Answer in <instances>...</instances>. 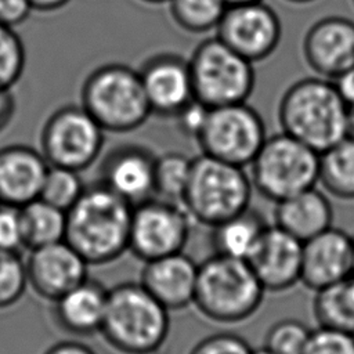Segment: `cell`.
I'll return each instance as SVG.
<instances>
[{
    "mask_svg": "<svg viewBox=\"0 0 354 354\" xmlns=\"http://www.w3.org/2000/svg\"><path fill=\"white\" fill-rule=\"evenodd\" d=\"M289 3H293V4H307V3H311V1H315V0H286Z\"/></svg>",
    "mask_w": 354,
    "mask_h": 354,
    "instance_id": "obj_45",
    "label": "cell"
},
{
    "mask_svg": "<svg viewBox=\"0 0 354 354\" xmlns=\"http://www.w3.org/2000/svg\"><path fill=\"white\" fill-rule=\"evenodd\" d=\"M267 223L260 213L248 207L246 210L210 227L214 253L246 260L259 245Z\"/></svg>",
    "mask_w": 354,
    "mask_h": 354,
    "instance_id": "obj_23",
    "label": "cell"
},
{
    "mask_svg": "<svg viewBox=\"0 0 354 354\" xmlns=\"http://www.w3.org/2000/svg\"><path fill=\"white\" fill-rule=\"evenodd\" d=\"M353 236L329 227L303 242L300 281L311 290H319L351 275Z\"/></svg>",
    "mask_w": 354,
    "mask_h": 354,
    "instance_id": "obj_17",
    "label": "cell"
},
{
    "mask_svg": "<svg viewBox=\"0 0 354 354\" xmlns=\"http://www.w3.org/2000/svg\"><path fill=\"white\" fill-rule=\"evenodd\" d=\"M313 311L319 326L354 335V275L317 290Z\"/></svg>",
    "mask_w": 354,
    "mask_h": 354,
    "instance_id": "obj_24",
    "label": "cell"
},
{
    "mask_svg": "<svg viewBox=\"0 0 354 354\" xmlns=\"http://www.w3.org/2000/svg\"><path fill=\"white\" fill-rule=\"evenodd\" d=\"M104 129L82 105L54 111L40 133V152L50 166L83 171L101 155Z\"/></svg>",
    "mask_w": 354,
    "mask_h": 354,
    "instance_id": "obj_10",
    "label": "cell"
},
{
    "mask_svg": "<svg viewBox=\"0 0 354 354\" xmlns=\"http://www.w3.org/2000/svg\"><path fill=\"white\" fill-rule=\"evenodd\" d=\"M225 10L224 0H169L173 21L189 33H206L216 29Z\"/></svg>",
    "mask_w": 354,
    "mask_h": 354,
    "instance_id": "obj_28",
    "label": "cell"
},
{
    "mask_svg": "<svg viewBox=\"0 0 354 354\" xmlns=\"http://www.w3.org/2000/svg\"><path fill=\"white\" fill-rule=\"evenodd\" d=\"M17 111V102L11 88L0 87V133L11 123Z\"/></svg>",
    "mask_w": 354,
    "mask_h": 354,
    "instance_id": "obj_39",
    "label": "cell"
},
{
    "mask_svg": "<svg viewBox=\"0 0 354 354\" xmlns=\"http://www.w3.org/2000/svg\"><path fill=\"white\" fill-rule=\"evenodd\" d=\"M346 137L354 140V108H347L346 118Z\"/></svg>",
    "mask_w": 354,
    "mask_h": 354,
    "instance_id": "obj_42",
    "label": "cell"
},
{
    "mask_svg": "<svg viewBox=\"0 0 354 354\" xmlns=\"http://www.w3.org/2000/svg\"><path fill=\"white\" fill-rule=\"evenodd\" d=\"M86 185L79 171L66 167L50 166L41 185L39 198L47 203L68 212L83 194Z\"/></svg>",
    "mask_w": 354,
    "mask_h": 354,
    "instance_id": "obj_29",
    "label": "cell"
},
{
    "mask_svg": "<svg viewBox=\"0 0 354 354\" xmlns=\"http://www.w3.org/2000/svg\"><path fill=\"white\" fill-rule=\"evenodd\" d=\"M252 347L239 335L220 332L201 339L189 354H250Z\"/></svg>",
    "mask_w": 354,
    "mask_h": 354,
    "instance_id": "obj_34",
    "label": "cell"
},
{
    "mask_svg": "<svg viewBox=\"0 0 354 354\" xmlns=\"http://www.w3.org/2000/svg\"><path fill=\"white\" fill-rule=\"evenodd\" d=\"M301 248L297 238L275 224L267 225L248 263L266 290L283 292L300 281Z\"/></svg>",
    "mask_w": 354,
    "mask_h": 354,
    "instance_id": "obj_18",
    "label": "cell"
},
{
    "mask_svg": "<svg viewBox=\"0 0 354 354\" xmlns=\"http://www.w3.org/2000/svg\"><path fill=\"white\" fill-rule=\"evenodd\" d=\"M227 6H234V4H243V3H254V1H264V0H224Z\"/></svg>",
    "mask_w": 354,
    "mask_h": 354,
    "instance_id": "obj_43",
    "label": "cell"
},
{
    "mask_svg": "<svg viewBox=\"0 0 354 354\" xmlns=\"http://www.w3.org/2000/svg\"><path fill=\"white\" fill-rule=\"evenodd\" d=\"M250 354H275V353H272L270 348H267L266 346H263V347H260V348L252 350Z\"/></svg>",
    "mask_w": 354,
    "mask_h": 354,
    "instance_id": "obj_44",
    "label": "cell"
},
{
    "mask_svg": "<svg viewBox=\"0 0 354 354\" xmlns=\"http://www.w3.org/2000/svg\"><path fill=\"white\" fill-rule=\"evenodd\" d=\"M319 153L281 131L267 137L250 163L252 185L275 203L315 187Z\"/></svg>",
    "mask_w": 354,
    "mask_h": 354,
    "instance_id": "obj_8",
    "label": "cell"
},
{
    "mask_svg": "<svg viewBox=\"0 0 354 354\" xmlns=\"http://www.w3.org/2000/svg\"><path fill=\"white\" fill-rule=\"evenodd\" d=\"M50 165L26 144L0 148V203L22 207L39 198Z\"/></svg>",
    "mask_w": 354,
    "mask_h": 354,
    "instance_id": "obj_19",
    "label": "cell"
},
{
    "mask_svg": "<svg viewBox=\"0 0 354 354\" xmlns=\"http://www.w3.org/2000/svg\"><path fill=\"white\" fill-rule=\"evenodd\" d=\"M133 205L97 181L66 212L65 241L88 263L108 264L129 250Z\"/></svg>",
    "mask_w": 354,
    "mask_h": 354,
    "instance_id": "obj_1",
    "label": "cell"
},
{
    "mask_svg": "<svg viewBox=\"0 0 354 354\" xmlns=\"http://www.w3.org/2000/svg\"><path fill=\"white\" fill-rule=\"evenodd\" d=\"M152 115L174 118L194 100L189 62L174 53L149 57L138 69Z\"/></svg>",
    "mask_w": 354,
    "mask_h": 354,
    "instance_id": "obj_13",
    "label": "cell"
},
{
    "mask_svg": "<svg viewBox=\"0 0 354 354\" xmlns=\"http://www.w3.org/2000/svg\"><path fill=\"white\" fill-rule=\"evenodd\" d=\"M33 11L29 0H0V24L15 28Z\"/></svg>",
    "mask_w": 354,
    "mask_h": 354,
    "instance_id": "obj_37",
    "label": "cell"
},
{
    "mask_svg": "<svg viewBox=\"0 0 354 354\" xmlns=\"http://www.w3.org/2000/svg\"><path fill=\"white\" fill-rule=\"evenodd\" d=\"M198 264L183 252L145 261L140 283L167 311L194 303Z\"/></svg>",
    "mask_w": 354,
    "mask_h": 354,
    "instance_id": "obj_20",
    "label": "cell"
},
{
    "mask_svg": "<svg viewBox=\"0 0 354 354\" xmlns=\"http://www.w3.org/2000/svg\"><path fill=\"white\" fill-rule=\"evenodd\" d=\"M108 290L101 282L87 277L83 282L53 301V315L57 325L73 336L100 333L105 315Z\"/></svg>",
    "mask_w": 354,
    "mask_h": 354,
    "instance_id": "obj_21",
    "label": "cell"
},
{
    "mask_svg": "<svg viewBox=\"0 0 354 354\" xmlns=\"http://www.w3.org/2000/svg\"><path fill=\"white\" fill-rule=\"evenodd\" d=\"M207 112H209V108L201 101H198L196 98H194L174 118L177 120L178 129L184 134L196 138V136L199 134L205 123Z\"/></svg>",
    "mask_w": 354,
    "mask_h": 354,
    "instance_id": "obj_36",
    "label": "cell"
},
{
    "mask_svg": "<svg viewBox=\"0 0 354 354\" xmlns=\"http://www.w3.org/2000/svg\"><path fill=\"white\" fill-rule=\"evenodd\" d=\"M353 3H354V0H353Z\"/></svg>",
    "mask_w": 354,
    "mask_h": 354,
    "instance_id": "obj_48",
    "label": "cell"
},
{
    "mask_svg": "<svg viewBox=\"0 0 354 354\" xmlns=\"http://www.w3.org/2000/svg\"><path fill=\"white\" fill-rule=\"evenodd\" d=\"M347 106L335 84L324 77H304L290 84L278 105L283 133L318 153L346 137Z\"/></svg>",
    "mask_w": 354,
    "mask_h": 354,
    "instance_id": "obj_2",
    "label": "cell"
},
{
    "mask_svg": "<svg viewBox=\"0 0 354 354\" xmlns=\"http://www.w3.org/2000/svg\"><path fill=\"white\" fill-rule=\"evenodd\" d=\"M71 0H29L33 10L43 11V12H51L57 11L62 7H65Z\"/></svg>",
    "mask_w": 354,
    "mask_h": 354,
    "instance_id": "obj_41",
    "label": "cell"
},
{
    "mask_svg": "<svg viewBox=\"0 0 354 354\" xmlns=\"http://www.w3.org/2000/svg\"><path fill=\"white\" fill-rule=\"evenodd\" d=\"M156 156L145 147L123 144L112 148L100 166V183L136 206L155 196Z\"/></svg>",
    "mask_w": 354,
    "mask_h": 354,
    "instance_id": "obj_15",
    "label": "cell"
},
{
    "mask_svg": "<svg viewBox=\"0 0 354 354\" xmlns=\"http://www.w3.org/2000/svg\"><path fill=\"white\" fill-rule=\"evenodd\" d=\"M301 354H354V335L318 326Z\"/></svg>",
    "mask_w": 354,
    "mask_h": 354,
    "instance_id": "obj_33",
    "label": "cell"
},
{
    "mask_svg": "<svg viewBox=\"0 0 354 354\" xmlns=\"http://www.w3.org/2000/svg\"><path fill=\"white\" fill-rule=\"evenodd\" d=\"M25 248L35 249L65 241L66 212L37 198L19 207Z\"/></svg>",
    "mask_w": 354,
    "mask_h": 354,
    "instance_id": "obj_26",
    "label": "cell"
},
{
    "mask_svg": "<svg viewBox=\"0 0 354 354\" xmlns=\"http://www.w3.org/2000/svg\"><path fill=\"white\" fill-rule=\"evenodd\" d=\"M191 166L192 158L177 151H169L156 156L153 174L155 196L181 205Z\"/></svg>",
    "mask_w": 354,
    "mask_h": 354,
    "instance_id": "obj_27",
    "label": "cell"
},
{
    "mask_svg": "<svg viewBox=\"0 0 354 354\" xmlns=\"http://www.w3.org/2000/svg\"><path fill=\"white\" fill-rule=\"evenodd\" d=\"M80 105L109 133H130L152 115L138 71L104 64L88 73L80 88Z\"/></svg>",
    "mask_w": 354,
    "mask_h": 354,
    "instance_id": "obj_5",
    "label": "cell"
},
{
    "mask_svg": "<svg viewBox=\"0 0 354 354\" xmlns=\"http://www.w3.org/2000/svg\"><path fill=\"white\" fill-rule=\"evenodd\" d=\"M191 217L180 203L152 196L133 206L129 250L142 261L183 252Z\"/></svg>",
    "mask_w": 354,
    "mask_h": 354,
    "instance_id": "obj_11",
    "label": "cell"
},
{
    "mask_svg": "<svg viewBox=\"0 0 354 354\" xmlns=\"http://www.w3.org/2000/svg\"><path fill=\"white\" fill-rule=\"evenodd\" d=\"M26 53L14 28L0 24V87L11 88L22 76Z\"/></svg>",
    "mask_w": 354,
    "mask_h": 354,
    "instance_id": "obj_31",
    "label": "cell"
},
{
    "mask_svg": "<svg viewBox=\"0 0 354 354\" xmlns=\"http://www.w3.org/2000/svg\"><path fill=\"white\" fill-rule=\"evenodd\" d=\"M148 4H160V3H169V0H141Z\"/></svg>",
    "mask_w": 354,
    "mask_h": 354,
    "instance_id": "obj_46",
    "label": "cell"
},
{
    "mask_svg": "<svg viewBox=\"0 0 354 354\" xmlns=\"http://www.w3.org/2000/svg\"><path fill=\"white\" fill-rule=\"evenodd\" d=\"M25 248L19 207L0 203V249L19 252Z\"/></svg>",
    "mask_w": 354,
    "mask_h": 354,
    "instance_id": "obj_35",
    "label": "cell"
},
{
    "mask_svg": "<svg viewBox=\"0 0 354 354\" xmlns=\"http://www.w3.org/2000/svg\"><path fill=\"white\" fill-rule=\"evenodd\" d=\"M264 292L246 260L214 253L198 264L192 304L210 321L238 324L259 310Z\"/></svg>",
    "mask_w": 354,
    "mask_h": 354,
    "instance_id": "obj_4",
    "label": "cell"
},
{
    "mask_svg": "<svg viewBox=\"0 0 354 354\" xmlns=\"http://www.w3.org/2000/svg\"><path fill=\"white\" fill-rule=\"evenodd\" d=\"M310 333L311 330L301 321L285 318L268 329L264 346L275 354H301Z\"/></svg>",
    "mask_w": 354,
    "mask_h": 354,
    "instance_id": "obj_32",
    "label": "cell"
},
{
    "mask_svg": "<svg viewBox=\"0 0 354 354\" xmlns=\"http://www.w3.org/2000/svg\"><path fill=\"white\" fill-rule=\"evenodd\" d=\"M216 36L250 62L270 57L278 47L282 25L278 14L264 1L227 6Z\"/></svg>",
    "mask_w": 354,
    "mask_h": 354,
    "instance_id": "obj_12",
    "label": "cell"
},
{
    "mask_svg": "<svg viewBox=\"0 0 354 354\" xmlns=\"http://www.w3.org/2000/svg\"><path fill=\"white\" fill-rule=\"evenodd\" d=\"M25 266L33 292L55 301L87 278L88 263L66 241H59L30 249Z\"/></svg>",
    "mask_w": 354,
    "mask_h": 354,
    "instance_id": "obj_14",
    "label": "cell"
},
{
    "mask_svg": "<svg viewBox=\"0 0 354 354\" xmlns=\"http://www.w3.org/2000/svg\"><path fill=\"white\" fill-rule=\"evenodd\" d=\"M275 225L304 242L332 227L329 199L315 187L275 203Z\"/></svg>",
    "mask_w": 354,
    "mask_h": 354,
    "instance_id": "obj_22",
    "label": "cell"
},
{
    "mask_svg": "<svg viewBox=\"0 0 354 354\" xmlns=\"http://www.w3.org/2000/svg\"><path fill=\"white\" fill-rule=\"evenodd\" d=\"M188 62L194 98L207 108L246 102L254 90L253 62L217 36L201 41Z\"/></svg>",
    "mask_w": 354,
    "mask_h": 354,
    "instance_id": "obj_7",
    "label": "cell"
},
{
    "mask_svg": "<svg viewBox=\"0 0 354 354\" xmlns=\"http://www.w3.org/2000/svg\"><path fill=\"white\" fill-rule=\"evenodd\" d=\"M347 108H354V64L332 80Z\"/></svg>",
    "mask_w": 354,
    "mask_h": 354,
    "instance_id": "obj_38",
    "label": "cell"
},
{
    "mask_svg": "<svg viewBox=\"0 0 354 354\" xmlns=\"http://www.w3.org/2000/svg\"><path fill=\"white\" fill-rule=\"evenodd\" d=\"M303 55L319 77L336 79L354 64V22L344 17L314 22L303 39Z\"/></svg>",
    "mask_w": 354,
    "mask_h": 354,
    "instance_id": "obj_16",
    "label": "cell"
},
{
    "mask_svg": "<svg viewBox=\"0 0 354 354\" xmlns=\"http://www.w3.org/2000/svg\"><path fill=\"white\" fill-rule=\"evenodd\" d=\"M318 183L335 198L354 199V140L344 137L319 153Z\"/></svg>",
    "mask_w": 354,
    "mask_h": 354,
    "instance_id": "obj_25",
    "label": "cell"
},
{
    "mask_svg": "<svg viewBox=\"0 0 354 354\" xmlns=\"http://www.w3.org/2000/svg\"><path fill=\"white\" fill-rule=\"evenodd\" d=\"M26 286V266L19 252L0 249V310L17 304Z\"/></svg>",
    "mask_w": 354,
    "mask_h": 354,
    "instance_id": "obj_30",
    "label": "cell"
},
{
    "mask_svg": "<svg viewBox=\"0 0 354 354\" xmlns=\"http://www.w3.org/2000/svg\"><path fill=\"white\" fill-rule=\"evenodd\" d=\"M351 275H354V236H353V266H351Z\"/></svg>",
    "mask_w": 354,
    "mask_h": 354,
    "instance_id": "obj_47",
    "label": "cell"
},
{
    "mask_svg": "<svg viewBox=\"0 0 354 354\" xmlns=\"http://www.w3.org/2000/svg\"><path fill=\"white\" fill-rule=\"evenodd\" d=\"M267 138L264 120L246 102L209 108L196 136L202 153L241 167L250 165Z\"/></svg>",
    "mask_w": 354,
    "mask_h": 354,
    "instance_id": "obj_9",
    "label": "cell"
},
{
    "mask_svg": "<svg viewBox=\"0 0 354 354\" xmlns=\"http://www.w3.org/2000/svg\"><path fill=\"white\" fill-rule=\"evenodd\" d=\"M170 329L169 311L138 282H123L108 290L100 333L120 354H153Z\"/></svg>",
    "mask_w": 354,
    "mask_h": 354,
    "instance_id": "obj_3",
    "label": "cell"
},
{
    "mask_svg": "<svg viewBox=\"0 0 354 354\" xmlns=\"http://www.w3.org/2000/svg\"><path fill=\"white\" fill-rule=\"evenodd\" d=\"M252 188L245 167L201 153L192 158L181 206L192 220L213 227L250 207Z\"/></svg>",
    "mask_w": 354,
    "mask_h": 354,
    "instance_id": "obj_6",
    "label": "cell"
},
{
    "mask_svg": "<svg viewBox=\"0 0 354 354\" xmlns=\"http://www.w3.org/2000/svg\"><path fill=\"white\" fill-rule=\"evenodd\" d=\"M43 354H97V353L90 346L82 342L64 340V342L54 343Z\"/></svg>",
    "mask_w": 354,
    "mask_h": 354,
    "instance_id": "obj_40",
    "label": "cell"
}]
</instances>
